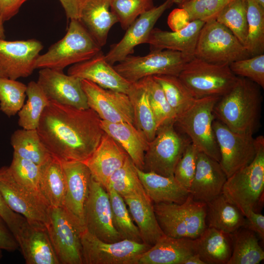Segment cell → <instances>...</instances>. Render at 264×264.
I'll use <instances>...</instances> for the list:
<instances>
[{
	"label": "cell",
	"instance_id": "6da1fadb",
	"mask_svg": "<svg viewBox=\"0 0 264 264\" xmlns=\"http://www.w3.org/2000/svg\"><path fill=\"white\" fill-rule=\"evenodd\" d=\"M101 120L90 108L79 109L49 101L36 130L52 156L61 161L83 162L94 152L105 133Z\"/></svg>",
	"mask_w": 264,
	"mask_h": 264
},
{
	"label": "cell",
	"instance_id": "7a4b0ae2",
	"mask_svg": "<svg viewBox=\"0 0 264 264\" xmlns=\"http://www.w3.org/2000/svg\"><path fill=\"white\" fill-rule=\"evenodd\" d=\"M260 88L238 76L234 86L216 103L215 119L235 132L253 135L260 124L263 96Z\"/></svg>",
	"mask_w": 264,
	"mask_h": 264
},
{
	"label": "cell",
	"instance_id": "3957f363",
	"mask_svg": "<svg viewBox=\"0 0 264 264\" xmlns=\"http://www.w3.org/2000/svg\"><path fill=\"white\" fill-rule=\"evenodd\" d=\"M257 150L253 160L227 177L222 194L246 217L255 211L264 190V137L256 138Z\"/></svg>",
	"mask_w": 264,
	"mask_h": 264
},
{
	"label": "cell",
	"instance_id": "277c9868",
	"mask_svg": "<svg viewBox=\"0 0 264 264\" xmlns=\"http://www.w3.org/2000/svg\"><path fill=\"white\" fill-rule=\"evenodd\" d=\"M66 35L40 55L36 69L63 71L68 66L87 61L101 51V47L78 20H71Z\"/></svg>",
	"mask_w": 264,
	"mask_h": 264
},
{
	"label": "cell",
	"instance_id": "5b68a950",
	"mask_svg": "<svg viewBox=\"0 0 264 264\" xmlns=\"http://www.w3.org/2000/svg\"><path fill=\"white\" fill-rule=\"evenodd\" d=\"M206 203L195 201L189 195L182 203L154 204L158 223L166 236L196 239L207 227Z\"/></svg>",
	"mask_w": 264,
	"mask_h": 264
},
{
	"label": "cell",
	"instance_id": "8992f818",
	"mask_svg": "<svg viewBox=\"0 0 264 264\" xmlns=\"http://www.w3.org/2000/svg\"><path fill=\"white\" fill-rule=\"evenodd\" d=\"M220 97L196 99L191 106L176 117L175 125L197 149L220 162V156L213 129L214 108Z\"/></svg>",
	"mask_w": 264,
	"mask_h": 264
},
{
	"label": "cell",
	"instance_id": "52a82bcc",
	"mask_svg": "<svg viewBox=\"0 0 264 264\" xmlns=\"http://www.w3.org/2000/svg\"><path fill=\"white\" fill-rule=\"evenodd\" d=\"M178 77L195 99L221 97L232 89L238 78L229 65L210 63L195 56Z\"/></svg>",
	"mask_w": 264,
	"mask_h": 264
},
{
	"label": "cell",
	"instance_id": "ba28073f",
	"mask_svg": "<svg viewBox=\"0 0 264 264\" xmlns=\"http://www.w3.org/2000/svg\"><path fill=\"white\" fill-rule=\"evenodd\" d=\"M194 55L210 63L227 65L250 57L233 33L215 19L206 22L202 27Z\"/></svg>",
	"mask_w": 264,
	"mask_h": 264
},
{
	"label": "cell",
	"instance_id": "9c48e42d",
	"mask_svg": "<svg viewBox=\"0 0 264 264\" xmlns=\"http://www.w3.org/2000/svg\"><path fill=\"white\" fill-rule=\"evenodd\" d=\"M194 56L169 49L152 50L143 56L129 55L113 66L126 80L134 83L148 76L165 75L178 77Z\"/></svg>",
	"mask_w": 264,
	"mask_h": 264
},
{
	"label": "cell",
	"instance_id": "30bf717a",
	"mask_svg": "<svg viewBox=\"0 0 264 264\" xmlns=\"http://www.w3.org/2000/svg\"><path fill=\"white\" fill-rule=\"evenodd\" d=\"M191 142L188 137L176 131L175 123L159 127L145 153L142 171L165 176H174L178 161Z\"/></svg>",
	"mask_w": 264,
	"mask_h": 264
},
{
	"label": "cell",
	"instance_id": "8fae6325",
	"mask_svg": "<svg viewBox=\"0 0 264 264\" xmlns=\"http://www.w3.org/2000/svg\"><path fill=\"white\" fill-rule=\"evenodd\" d=\"M83 264H138L151 246L128 240L102 241L85 229L81 232Z\"/></svg>",
	"mask_w": 264,
	"mask_h": 264
},
{
	"label": "cell",
	"instance_id": "7c38bea8",
	"mask_svg": "<svg viewBox=\"0 0 264 264\" xmlns=\"http://www.w3.org/2000/svg\"><path fill=\"white\" fill-rule=\"evenodd\" d=\"M213 129L219 148L220 163L227 177L254 159L257 150L252 134L235 132L215 119Z\"/></svg>",
	"mask_w": 264,
	"mask_h": 264
},
{
	"label": "cell",
	"instance_id": "4fadbf2b",
	"mask_svg": "<svg viewBox=\"0 0 264 264\" xmlns=\"http://www.w3.org/2000/svg\"><path fill=\"white\" fill-rule=\"evenodd\" d=\"M0 193L13 211L28 221L46 225L50 207L40 193L17 181L7 166L0 168Z\"/></svg>",
	"mask_w": 264,
	"mask_h": 264
},
{
	"label": "cell",
	"instance_id": "5bb4252c",
	"mask_svg": "<svg viewBox=\"0 0 264 264\" xmlns=\"http://www.w3.org/2000/svg\"><path fill=\"white\" fill-rule=\"evenodd\" d=\"M45 225L60 264H83L82 231L63 207H50Z\"/></svg>",
	"mask_w": 264,
	"mask_h": 264
},
{
	"label": "cell",
	"instance_id": "9a60e30c",
	"mask_svg": "<svg viewBox=\"0 0 264 264\" xmlns=\"http://www.w3.org/2000/svg\"><path fill=\"white\" fill-rule=\"evenodd\" d=\"M81 83L89 108L102 120L134 125L132 107L127 94L104 88L85 79H81Z\"/></svg>",
	"mask_w": 264,
	"mask_h": 264
},
{
	"label": "cell",
	"instance_id": "2e32d148",
	"mask_svg": "<svg viewBox=\"0 0 264 264\" xmlns=\"http://www.w3.org/2000/svg\"><path fill=\"white\" fill-rule=\"evenodd\" d=\"M61 161L66 182L62 207L83 231L85 229V211L89 192L91 174L83 161Z\"/></svg>",
	"mask_w": 264,
	"mask_h": 264
},
{
	"label": "cell",
	"instance_id": "e0dca14e",
	"mask_svg": "<svg viewBox=\"0 0 264 264\" xmlns=\"http://www.w3.org/2000/svg\"><path fill=\"white\" fill-rule=\"evenodd\" d=\"M85 222V229L102 241L114 242L122 240L113 224L108 192L92 176Z\"/></svg>",
	"mask_w": 264,
	"mask_h": 264
},
{
	"label": "cell",
	"instance_id": "ac0fdd59",
	"mask_svg": "<svg viewBox=\"0 0 264 264\" xmlns=\"http://www.w3.org/2000/svg\"><path fill=\"white\" fill-rule=\"evenodd\" d=\"M43 48L42 43L34 39L7 41L0 38V73L13 80L28 77L36 69Z\"/></svg>",
	"mask_w": 264,
	"mask_h": 264
},
{
	"label": "cell",
	"instance_id": "d6986e66",
	"mask_svg": "<svg viewBox=\"0 0 264 264\" xmlns=\"http://www.w3.org/2000/svg\"><path fill=\"white\" fill-rule=\"evenodd\" d=\"M49 101L82 110L88 109L81 79L63 71L40 69L37 82Z\"/></svg>",
	"mask_w": 264,
	"mask_h": 264
},
{
	"label": "cell",
	"instance_id": "ffe728a7",
	"mask_svg": "<svg viewBox=\"0 0 264 264\" xmlns=\"http://www.w3.org/2000/svg\"><path fill=\"white\" fill-rule=\"evenodd\" d=\"M174 3L173 0H166L158 6L140 15L126 30L122 39L112 44L105 55L106 60L111 65L123 60L134 52L137 45L146 44L154 26L163 13Z\"/></svg>",
	"mask_w": 264,
	"mask_h": 264
},
{
	"label": "cell",
	"instance_id": "44dd1931",
	"mask_svg": "<svg viewBox=\"0 0 264 264\" xmlns=\"http://www.w3.org/2000/svg\"><path fill=\"white\" fill-rule=\"evenodd\" d=\"M227 178L219 162L198 151L189 195L195 201L207 203L221 194Z\"/></svg>",
	"mask_w": 264,
	"mask_h": 264
},
{
	"label": "cell",
	"instance_id": "7402d4cb",
	"mask_svg": "<svg viewBox=\"0 0 264 264\" xmlns=\"http://www.w3.org/2000/svg\"><path fill=\"white\" fill-rule=\"evenodd\" d=\"M27 264H60L45 224L26 219L17 239Z\"/></svg>",
	"mask_w": 264,
	"mask_h": 264
},
{
	"label": "cell",
	"instance_id": "603a6c76",
	"mask_svg": "<svg viewBox=\"0 0 264 264\" xmlns=\"http://www.w3.org/2000/svg\"><path fill=\"white\" fill-rule=\"evenodd\" d=\"M67 74L88 80L104 88L127 94L132 84L109 63L102 51L87 61L71 66Z\"/></svg>",
	"mask_w": 264,
	"mask_h": 264
},
{
	"label": "cell",
	"instance_id": "cb8c5ba5",
	"mask_svg": "<svg viewBox=\"0 0 264 264\" xmlns=\"http://www.w3.org/2000/svg\"><path fill=\"white\" fill-rule=\"evenodd\" d=\"M128 155L114 139L105 133L97 148L83 162L92 178L107 190L110 178L123 165Z\"/></svg>",
	"mask_w": 264,
	"mask_h": 264
},
{
	"label": "cell",
	"instance_id": "d4e9b609",
	"mask_svg": "<svg viewBox=\"0 0 264 264\" xmlns=\"http://www.w3.org/2000/svg\"><path fill=\"white\" fill-rule=\"evenodd\" d=\"M196 254L195 239L163 235L140 257L138 264H183Z\"/></svg>",
	"mask_w": 264,
	"mask_h": 264
},
{
	"label": "cell",
	"instance_id": "484cf974",
	"mask_svg": "<svg viewBox=\"0 0 264 264\" xmlns=\"http://www.w3.org/2000/svg\"><path fill=\"white\" fill-rule=\"evenodd\" d=\"M111 0H81L79 21L102 47L118 21L110 10Z\"/></svg>",
	"mask_w": 264,
	"mask_h": 264
},
{
	"label": "cell",
	"instance_id": "4316f807",
	"mask_svg": "<svg viewBox=\"0 0 264 264\" xmlns=\"http://www.w3.org/2000/svg\"><path fill=\"white\" fill-rule=\"evenodd\" d=\"M143 243L152 246L163 235L156 219L154 203L145 190L123 198Z\"/></svg>",
	"mask_w": 264,
	"mask_h": 264
},
{
	"label": "cell",
	"instance_id": "83f0119b",
	"mask_svg": "<svg viewBox=\"0 0 264 264\" xmlns=\"http://www.w3.org/2000/svg\"><path fill=\"white\" fill-rule=\"evenodd\" d=\"M205 22L201 20L192 21L186 27L176 31L154 28L146 44L150 45L151 51L169 49L194 56L198 37Z\"/></svg>",
	"mask_w": 264,
	"mask_h": 264
},
{
	"label": "cell",
	"instance_id": "f1b7e54d",
	"mask_svg": "<svg viewBox=\"0 0 264 264\" xmlns=\"http://www.w3.org/2000/svg\"><path fill=\"white\" fill-rule=\"evenodd\" d=\"M101 125L104 132L124 149L135 166L143 170L145 153L149 143L144 135L133 125L127 122L111 123L101 120Z\"/></svg>",
	"mask_w": 264,
	"mask_h": 264
},
{
	"label": "cell",
	"instance_id": "f546056e",
	"mask_svg": "<svg viewBox=\"0 0 264 264\" xmlns=\"http://www.w3.org/2000/svg\"><path fill=\"white\" fill-rule=\"evenodd\" d=\"M136 171L147 195L154 204L182 203L189 195L174 176H165L145 172L136 167Z\"/></svg>",
	"mask_w": 264,
	"mask_h": 264
},
{
	"label": "cell",
	"instance_id": "4dcf8cb0",
	"mask_svg": "<svg viewBox=\"0 0 264 264\" xmlns=\"http://www.w3.org/2000/svg\"><path fill=\"white\" fill-rule=\"evenodd\" d=\"M66 182L61 161L51 155L40 165L39 192L50 207H62Z\"/></svg>",
	"mask_w": 264,
	"mask_h": 264
},
{
	"label": "cell",
	"instance_id": "1f68e13d",
	"mask_svg": "<svg viewBox=\"0 0 264 264\" xmlns=\"http://www.w3.org/2000/svg\"><path fill=\"white\" fill-rule=\"evenodd\" d=\"M195 242L196 253L205 264H227L232 252L230 234L207 227Z\"/></svg>",
	"mask_w": 264,
	"mask_h": 264
},
{
	"label": "cell",
	"instance_id": "d6a6232c",
	"mask_svg": "<svg viewBox=\"0 0 264 264\" xmlns=\"http://www.w3.org/2000/svg\"><path fill=\"white\" fill-rule=\"evenodd\" d=\"M206 204L207 227L231 234L243 226L245 217L239 208L230 202L222 193Z\"/></svg>",
	"mask_w": 264,
	"mask_h": 264
},
{
	"label": "cell",
	"instance_id": "836d02e7",
	"mask_svg": "<svg viewBox=\"0 0 264 264\" xmlns=\"http://www.w3.org/2000/svg\"><path fill=\"white\" fill-rule=\"evenodd\" d=\"M127 95L132 107L134 126L150 142L154 138L157 127L147 92L137 82L132 84Z\"/></svg>",
	"mask_w": 264,
	"mask_h": 264
},
{
	"label": "cell",
	"instance_id": "e575fe53",
	"mask_svg": "<svg viewBox=\"0 0 264 264\" xmlns=\"http://www.w3.org/2000/svg\"><path fill=\"white\" fill-rule=\"evenodd\" d=\"M230 235L232 252L227 264H259L264 259V251L254 232L242 227Z\"/></svg>",
	"mask_w": 264,
	"mask_h": 264
},
{
	"label": "cell",
	"instance_id": "d590c367",
	"mask_svg": "<svg viewBox=\"0 0 264 264\" xmlns=\"http://www.w3.org/2000/svg\"><path fill=\"white\" fill-rule=\"evenodd\" d=\"M13 154L40 166L51 155L42 142L37 130L19 129L11 137Z\"/></svg>",
	"mask_w": 264,
	"mask_h": 264
},
{
	"label": "cell",
	"instance_id": "8d00e7d4",
	"mask_svg": "<svg viewBox=\"0 0 264 264\" xmlns=\"http://www.w3.org/2000/svg\"><path fill=\"white\" fill-rule=\"evenodd\" d=\"M27 100L20 111L18 124L23 129H37L43 111L49 101L37 82L27 85Z\"/></svg>",
	"mask_w": 264,
	"mask_h": 264
},
{
	"label": "cell",
	"instance_id": "74e56055",
	"mask_svg": "<svg viewBox=\"0 0 264 264\" xmlns=\"http://www.w3.org/2000/svg\"><path fill=\"white\" fill-rule=\"evenodd\" d=\"M247 34L244 46L249 56L264 52V7L257 0H246Z\"/></svg>",
	"mask_w": 264,
	"mask_h": 264
},
{
	"label": "cell",
	"instance_id": "f35d334b",
	"mask_svg": "<svg viewBox=\"0 0 264 264\" xmlns=\"http://www.w3.org/2000/svg\"><path fill=\"white\" fill-rule=\"evenodd\" d=\"M107 191L110 201L113 224L121 239L143 243L123 198L110 188Z\"/></svg>",
	"mask_w": 264,
	"mask_h": 264
},
{
	"label": "cell",
	"instance_id": "ab89813d",
	"mask_svg": "<svg viewBox=\"0 0 264 264\" xmlns=\"http://www.w3.org/2000/svg\"><path fill=\"white\" fill-rule=\"evenodd\" d=\"M153 77L162 88L176 117L189 108L196 99L177 76L160 75Z\"/></svg>",
	"mask_w": 264,
	"mask_h": 264
},
{
	"label": "cell",
	"instance_id": "60d3db41",
	"mask_svg": "<svg viewBox=\"0 0 264 264\" xmlns=\"http://www.w3.org/2000/svg\"><path fill=\"white\" fill-rule=\"evenodd\" d=\"M138 82L147 92L157 129L163 125L175 123L176 115L168 103L162 88L153 76L146 77Z\"/></svg>",
	"mask_w": 264,
	"mask_h": 264
},
{
	"label": "cell",
	"instance_id": "b9f144b4",
	"mask_svg": "<svg viewBox=\"0 0 264 264\" xmlns=\"http://www.w3.org/2000/svg\"><path fill=\"white\" fill-rule=\"evenodd\" d=\"M215 20L228 28L244 46L247 34L246 0H233L218 14Z\"/></svg>",
	"mask_w": 264,
	"mask_h": 264
},
{
	"label": "cell",
	"instance_id": "7bdbcfd3",
	"mask_svg": "<svg viewBox=\"0 0 264 264\" xmlns=\"http://www.w3.org/2000/svg\"><path fill=\"white\" fill-rule=\"evenodd\" d=\"M108 188H111L123 198L144 190L136 166L129 155L123 165L110 178L107 189Z\"/></svg>",
	"mask_w": 264,
	"mask_h": 264
},
{
	"label": "cell",
	"instance_id": "ee69618b",
	"mask_svg": "<svg viewBox=\"0 0 264 264\" xmlns=\"http://www.w3.org/2000/svg\"><path fill=\"white\" fill-rule=\"evenodd\" d=\"M27 85L0 76V110L8 117L16 115L24 105Z\"/></svg>",
	"mask_w": 264,
	"mask_h": 264
},
{
	"label": "cell",
	"instance_id": "f6af8a7d",
	"mask_svg": "<svg viewBox=\"0 0 264 264\" xmlns=\"http://www.w3.org/2000/svg\"><path fill=\"white\" fill-rule=\"evenodd\" d=\"M153 0H111L110 10L123 30L142 14L154 7Z\"/></svg>",
	"mask_w": 264,
	"mask_h": 264
},
{
	"label": "cell",
	"instance_id": "bcb514c9",
	"mask_svg": "<svg viewBox=\"0 0 264 264\" xmlns=\"http://www.w3.org/2000/svg\"><path fill=\"white\" fill-rule=\"evenodd\" d=\"M8 168L17 181L40 194L39 189L40 166L13 154L12 160Z\"/></svg>",
	"mask_w": 264,
	"mask_h": 264
},
{
	"label": "cell",
	"instance_id": "7dc6e473",
	"mask_svg": "<svg viewBox=\"0 0 264 264\" xmlns=\"http://www.w3.org/2000/svg\"><path fill=\"white\" fill-rule=\"evenodd\" d=\"M233 0H190L178 5L186 10L190 21L205 22L215 19L220 11Z\"/></svg>",
	"mask_w": 264,
	"mask_h": 264
},
{
	"label": "cell",
	"instance_id": "c3c4849f",
	"mask_svg": "<svg viewBox=\"0 0 264 264\" xmlns=\"http://www.w3.org/2000/svg\"><path fill=\"white\" fill-rule=\"evenodd\" d=\"M236 76L247 78L264 88V54L236 61L229 65Z\"/></svg>",
	"mask_w": 264,
	"mask_h": 264
},
{
	"label": "cell",
	"instance_id": "681fc988",
	"mask_svg": "<svg viewBox=\"0 0 264 264\" xmlns=\"http://www.w3.org/2000/svg\"><path fill=\"white\" fill-rule=\"evenodd\" d=\"M198 151L194 144L191 142L189 143L174 171L175 179L188 191L196 171Z\"/></svg>",
	"mask_w": 264,
	"mask_h": 264
},
{
	"label": "cell",
	"instance_id": "f907efd6",
	"mask_svg": "<svg viewBox=\"0 0 264 264\" xmlns=\"http://www.w3.org/2000/svg\"><path fill=\"white\" fill-rule=\"evenodd\" d=\"M0 216L7 223L16 240L25 219L13 211L6 204L0 193Z\"/></svg>",
	"mask_w": 264,
	"mask_h": 264
},
{
	"label": "cell",
	"instance_id": "816d5d0a",
	"mask_svg": "<svg viewBox=\"0 0 264 264\" xmlns=\"http://www.w3.org/2000/svg\"><path fill=\"white\" fill-rule=\"evenodd\" d=\"M19 247L18 243L6 222L0 216V248L14 251Z\"/></svg>",
	"mask_w": 264,
	"mask_h": 264
},
{
	"label": "cell",
	"instance_id": "f5cc1de1",
	"mask_svg": "<svg viewBox=\"0 0 264 264\" xmlns=\"http://www.w3.org/2000/svg\"><path fill=\"white\" fill-rule=\"evenodd\" d=\"M190 22L189 14L184 9H174L169 14L167 23L172 31H176L186 27Z\"/></svg>",
	"mask_w": 264,
	"mask_h": 264
},
{
	"label": "cell",
	"instance_id": "db71d44e",
	"mask_svg": "<svg viewBox=\"0 0 264 264\" xmlns=\"http://www.w3.org/2000/svg\"><path fill=\"white\" fill-rule=\"evenodd\" d=\"M254 232L263 242L264 240V216L255 211L249 212L245 217L243 226Z\"/></svg>",
	"mask_w": 264,
	"mask_h": 264
},
{
	"label": "cell",
	"instance_id": "11a10c76",
	"mask_svg": "<svg viewBox=\"0 0 264 264\" xmlns=\"http://www.w3.org/2000/svg\"><path fill=\"white\" fill-rule=\"evenodd\" d=\"M29 0H0V19L4 22L17 15L22 5Z\"/></svg>",
	"mask_w": 264,
	"mask_h": 264
},
{
	"label": "cell",
	"instance_id": "9f6ffc18",
	"mask_svg": "<svg viewBox=\"0 0 264 264\" xmlns=\"http://www.w3.org/2000/svg\"><path fill=\"white\" fill-rule=\"evenodd\" d=\"M67 19L79 20L81 0H59Z\"/></svg>",
	"mask_w": 264,
	"mask_h": 264
},
{
	"label": "cell",
	"instance_id": "6f0895ef",
	"mask_svg": "<svg viewBox=\"0 0 264 264\" xmlns=\"http://www.w3.org/2000/svg\"><path fill=\"white\" fill-rule=\"evenodd\" d=\"M183 264H205V263L196 253L187 258Z\"/></svg>",
	"mask_w": 264,
	"mask_h": 264
},
{
	"label": "cell",
	"instance_id": "680465c9",
	"mask_svg": "<svg viewBox=\"0 0 264 264\" xmlns=\"http://www.w3.org/2000/svg\"><path fill=\"white\" fill-rule=\"evenodd\" d=\"M5 31L3 27V22L0 19V38L5 39Z\"/></svg>",
	"mask_w": 264,
	"mask_h": 264
},
{
	"label": "cell",
	"instance_id": "91938a15",
	"mask_svg": "<svg viewBox=\"0 0 264 264\" xmlns=\"http://www.w3.org/2000/svg\"><path fill=\"white\" fill-rule=\"evenodd\" d=\"M190 0H173L174 3L176 4L178 6L185 2Z\"/></svg>",
	"mask_w": 264,
	"mask_h": 264
},
{
	"label": "cell",
	"instance_id": "94428289",
	"mask_svg": "<svg viewBox=\"0 0 264 264\" xmlns=\"http://www.w3.org/2000/svg\"><path fill=\"white\" fill-rule=\"evenodd\" d=\"M258 2L264 7V0H257Z\"/></svg>",
	"mask_w": 264,
	"mask_h": 264
},
{
	"label": "cell",
	"instance_id": "6125c7cd",
	"mask_svg": "<svg viewBox=\"0 0 264 264\" xmlns=\"http://www.w3.org/2000/svg\"><path fill=\"white\" fill-rule=\"evenodd\" d=\"M2 257V249L0 248V260Z\"/></svg>",
	"mask_w": 264,
	"mask_h": 264
},
{
	"label": "cell",
	"instance_id": "be15d7a7",
	"mask_svg": "<svg viewBox=\"0 0 264 264\" xmlns=\"http://www.w3.org/2000/svg\"><path fill=\"white\" fill-rule=\"evenodd\" d=\"M0 76L3 77L0 73Z\"/></svg>",
	"mask_w": 264,
	"mask_h": 264
}]
</instances>
